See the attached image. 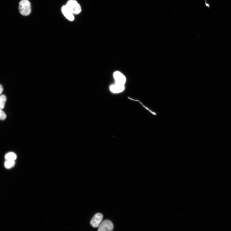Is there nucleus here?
<instances>
[{
    "mask_svg": "<svg viewBox=\"0 0 231 231\" xmlns=\"http://www.w3.org/2000/svg\"><path fill=\"white\" fill-rule=\"evenodd\" d=\"M19 10L20 14L24 16L29 15L31 12V5L28 0H22L19 3Z\"/></svg>",
    "mask_w": 231,
    "mask_h": 231,
    "instance_id": "obj_1",
    "label": "nucleus"
},
{
    "mask_svg": "<svg viewBox=\"0 0 231 231\" xmlns=\"http://www.w3.org/2000/svg\"><path fill=\"white\" fill-rule=\"evenodd\" d=\"M66 6L73 14L77 15L81 13V7L76 0H69Z\"/></svg>",
    "mask_w": 231,
    "mask_h": 231,
    "instance_id": "obj_2",
    "label": "nucleus"
},
{
    "mask_svg": "<svg viewBox=\"0 0 231 231\" xmlns=\"http://www.w3.org/2000/svg\"><path fill=\"white\" fill-rule=\"evenodd\" d=\"M113 225L111 221L105 220L102 222L98 227V231H112Z\"/></svg>",
    "mask_w": 231,
    "mask_h": 231,
    "instance_id": "obj_3",
    "label": "nucleus"
},
{
    "mask_svg": "<svg viewBox=\"0 0 231 231\" xmlns=\"http://www.w3.org/2000/svg\"><path fill=\"white\" fill-rule=\"evenodd\" d=\"M103 215L101 213H97L93 217L90 222L91 226L94 228L99 227L103 220Z\"/></svg>",
    "mask_w": 231,
    "mask_h": 231,
    "instance_id": "obj_4",
    "label": "nucleus"
},
{
    "mask_svg": "<svg viewBox=\"0 0 231 231\" xmlns=\"http://www.w3.org/2000/svg\"><path fill=\"white\" fill-rule=\"evenodd\" d=\"M114 77L116 84L124 86L126 82V78L121 73L118 71L115 72L114 74Z\"/></svg>",
    "mask_w": 231,
    "mask_h": 231,
    "instance_id": "obj_5",
    "label": "nucleus"
},
{
    "mask_svg": "<svg viewBox=\"0 0 231 231\" xmlns=\"http://www.w3.org/2000/svg\"><path fill=\"white\" fill-rule=\"evenodd\" d=\"M62 11L64 16L68 20L70 21L74 20V17L73 14L68 9L66 5L63 6Z\"/></svg>",
    "mask_w": 231,
    "mask_h": 231,
    "instance_id": "obj_6",
    "label": "nucleus"
},
{
    "mask_svg": "<svg viewBox=\"0 0 231 231\" xmlns=\"http://www.w3.org/2000/svg\"><path fill=\"white\" fill-rule=\"evenodd\" d=\"M125 89V87L123 85H121L115 84L112 85L110 87L111 91L113 93H119L123 92Z\"/></svg>",
    "mask_w": 231,
    "mask_h": 231,
    "instance_id": "obj_7",
    "label": "nucleus"
},
{
    "mask_svg": "<svg viewBox=\"0 0 231 231\" xmlns=\"http://www.w3.org/2000/svg\"><path fill=\"white\" fill-rule=\"evenodd\" d=\"M5 158L7 160L15 161L17 159V155L14 153L10 152L5 155Z\"/></svg>",
    "mask_w": 231,
    "mask_h": 231,
    "instance_id": "obj_8",
    "label": "nucleus"
},
{
    "mask_svg": "<svg viewBox=\"0 0 231 231\" xmlns=\"http://www.w3.org/2000/svg\"><path fill=\"white\" fill-rule=\"evenodd\" d=\"M6 100L7 98L5 95H0V109H3L4 108Z\"/></svg>",
    "mask_w": 231,
    "mask_h": 231,
    "instance_id": "obj_9",
    "label": "nucleus"
},
{
    "mask_svg": "<svg viewBox=\"0 0 231 231\" xmlns=\"http://www.w3.org/2000/svg\"><path fill=\"white\" fill-rule=\"evenodd\" d=\"M15 161L7 160L5 163V167L7 169H10L13 167L15 165Z\"/></svg>",
    "mask_w": 231,
    "mask_h": 231,
    "instance_id": "obj_10",
    "label": "nucleus"
},
{
    "mask_svg": "<svg viewBox=\"0 0 231 231\" xmlns=\"http://www.w3.org/2000/svg\"><path fill=\"white\" fill-rule=\"evenodd\" d=\"M6 117L7 116L5 113L2 110V109H0V120H4Z\"/></svg>",
    "mask_w": 231,
    "mask_h": 231,
    "instance_id": "obj_11",
    "label": "nucleus"
},
{
    "mask_svg": "<svg viewBox=\"0 0 231 231\" xmlns=\"http://www.w3.org/2000/svg\"><path fill=\"white\" fill-rule=\"evenodd\" d=\"M3 88L2 85L0 84V95L3 92Z\"/></svg>",
    "mask_w": 231,
    "mask_h": 231,
    "instance_id": "obj_12",
    "label": "nucleus"
}]
</instances>
